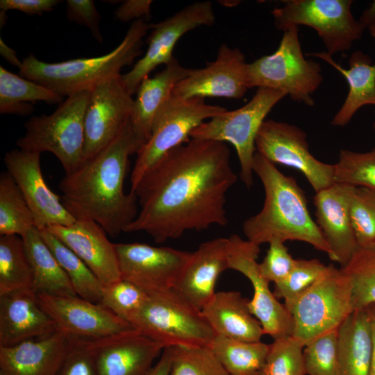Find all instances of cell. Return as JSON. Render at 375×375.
<instances>
[{
	"mask_svg": "<svg viewBox=\"0 0 375 375\" xmlns=\"http://www.w3.org/2000/svg\"><path fill=\"white\" fill-rule=\"evenodd\" d=\"M272 14L274 26L284 31L290 26L313 28L330 55L349 50L360 40L365 26L353 17L351 0H285Z\"/></svg>",
	"mask_w": 375,
	"mask_h": 375,
	"instance_id": "8fae6325",
	"label": "cell"
},
{
	"mask_svg": "<svg viewBox=\"0 0 375 375\" xmlns=\"http://www.w3.org/2000/svg\"><path fill=\"white\" fill-rule=\"evenodd\" d=\"M22 238L33 271V292L37 295L77 297L40 230L35 227Z\"/></svg>",
	"mask_w": 375,
	"mask_h": 375,
	"instance_id": "f546056e",
	"label": "cell"
},
{
	"mask_svg": "<svg viewBox=\"0 0 375 375\" xmlns=\"http://www.w3.org/2000/svg\"><path fill=\"white\" fill-rule=\"evenodd\" d=\"M303 347L292 335L274 340L258 375H306Z\"/></svg>",
	"mask_w": 375,
	"mask_h": 375,
	"instance_id": "f35d334b",
	"label": "cell"
},
{
	"mask_svg": "<svg viewBox=\"0 0 375 375\" xmlns=\"http://www.w3.org/2000/svg\"><path fill=\"white\" fill-rule=\"evenodd\" d=\"M226 143L191 138L165 155L131 191L140 210L125 233L157 243L190 231L226 226V194L238 180Z\"/></svg>",
	"mask_w": 375,
	"mask_h": 375,
	"instance_id": "6da1fadb",
	"label": "cell"
},
{
	"mask_svg": "<svg viewBox=\"0 0 375 375\" xmlns=\"http://www.w3.org/2000/svg\"><path fill=\"white\" fill-rule=\"evenodd\" d=\"M287 94L258 88L251 100L234 110H226L195 128L190 138L232 144L240 165V178L247 188L253 186V162L259 129L272 108Z\"/></svg>",
	"mask_w": 375,
	"mask_h": 375,
	"instance_id": "9c48e42d",
	"label": "cell"
},
{
	"mask_svg": "<svg viewBox=\"0 0 375 375\" xmlns=\"http://www.w3.org/2000/svg\"><path fill=\"white\" fill-rule=\"evenodd\" d=\"M226 110L224 107L206 103L202 98L183 99L172 94L156 117L149 138L137 153L131 175V191L165 155L188 142L195 128Z\"/></svg>",
	"mask_w": 375,
	"mask_h": 375,
	"instance_id": "30bf717a",
	"label": "cell"
},
{
	"mask_svg": "<svg viewBox=\"0 0 375 375\" xmlns=\"http://www.w3.org/2000/svg\"><path fill=\"white\" fill-rule=\"evenodd\" d=\"M0 375H4L1 372H0Z\"/></svg>",
	"mask_w": 375,
	"mask_h": 375,
	"instance_id": "db71d44e",
	"label": "cell"
},
{
	"mask_svg": "<svg viewBox=\"0 0 375 375\" xmlns=\"http://www.w3.org/2000/svg\"><path fill=\"white\" fill-rule=\"evenodd\" d=\"M215 21L212 3L203 1L191 3L160 22L149 24L151 31L146 53L129 72L121 75L128 93H136L141 82L153 69L172 60L173 49L184 34L199 26H211Z\"/></svg>",
	"mask_w": 375,
	"mask_h": 375,
	"instance_id": "4fadbf2b",
	"label": "cell"
},
{
	"mask_svg": "<svg viewBox=\"0 0 375 375\" xmlns=\"http://www.w3.org/2000/svg\"><path fill=\"white\" fill-rule=\"evenodd\" d=\"M269 249L259 269L263 277L269 283L277 284L283 281L292 269L295 259L289 253L284 242L274 239L269 243Z\"/></svg>",
	"mask_w": 375,
	"mask_h": 375,
	"instance_id": "ee69618b",
	"label": "cell"
},
{
	"mask_svg": "<svg viewBox=\"0 0 375 375\" xmlns=\"http://www.w3.org/2000/svg\"><path fill=\"white\" fill-rule=\"evenodd\" d=\"M373 128H374V131H375V120H374V123H373Z\"/></svg>",
	"mask_w": 375,
	"mask_h": 375,
	"instance_id": "f5cc1de1",
	"label": "cell"
},
{
	"mask_svg": "<svg viewBox=\"0 0 375 375\" xmlns=\"http://www.w3.org/2000/svg\"><path fill=\"white\" fill-rule=\"evenodd\" d=\"M169 375H231L208 346L169 347Z\"/></svg>",
	"mask_w": 375,
	"mask_h": 375,
	"instance_id": "8d00e7d4",
	"label": "cell"
},
{
	"mask_svg": "<svg viewBox=\"0 0 375 375\" xmlns=\"http://www.w3.org/2000/svg\"><path fill=\"white\" fill-rule=\"evenodd\" d=\"M256 149L274 164L301 172L315 192L335 183L334 165L323 162L312 156L306 133L295 125L265 119L256 136Z\"/></svg>",
	"mask_w": 375,
	"mask_h": 375,
	"instance_id": "7c38bea8",
	"label": "cell"
},
{
	"mask_svg": "<svg viewBox=\"0 0 375 375\" xmlns=\"http://www.w3.org/2000/svg\"><path fill=\"white\" fill-rule=\"evenodd\" d=\"M260 246L238 235L228 238V269L235 270L251 282L253 294L249 300L251 313L260 322L264 333L274 340L291 336L293 320L284 304L271 291L262 275L257 259Z\"/></svg>",
	"mask_w": 375,
	"mask_h": 375,
	"instance_id": "5bb4252c",
	"label": "cell"
},
{
	"mask_svg": "<svg viewBox=\"0 0 375 375\" xmlns=\"http://www.w3.org/2000/svg\"><path fill=\"white\" fill-rule=\"evenodd\" d=\"M138 151L129 122L109 145L65 174L61 199L76 219L94 221L112 237L126 231L138 213L136 195L124 190L128 158Z\"/></svg>",
	"mask_w": 375,
	"mask_h": 375,
	"instance_id": "7a4b0ae2",
	"label": "cell"
},
{
	"mask_svg": "<svg viewBox=\"0 0 375 375\" xmlns=\"http://www.w3.org/2000/svg\"><path fill=\"white\" fill-rule=\"evenodd\" d=\"M91 91L74 93L62 101L50 115L33 116L24 124L25 134L17 141L19 149L53 153L65 174L83 162L85 114Z\"/></svg>",
	"mask_w": 375,
	"mask_h": 375,
	"instance_id": "5b68a950",
	"label": "cell"
},
{
	"mask_svg": "<svg viewBox=\"0 0 375 375\" xmlns=\"http://www.w3.org/2000/svg\"><path fill=\"white\" fill-rule=\"evenodd\" d=\"M46 229L76 253L103 285L122 279L115 244L94 221L77 219L71 225H54Z\"/></svg>",
	"mask_w": 375,
	"mask_h": 375,
	"instance_id": "7402d4cb",
	"label": "cell"
},
{
	"mask_svg": "<svg viewBox=\"0 0 375 375\" xmlns=\"http://www.w3.org/2000/svg\"><path fill=\"white\" fill-rule=\"evenodd\" d=\"M69 344V338L57 330L44 338L0 346V372L4 375H56Z\"/></svg>",
	"mask_w": 375,
	"mask_h": 375,
	"instance_id": "484cf974",
	"label": "cell"
},
{
	"mask_svg": "<svg viewBox=\"0 0 375 375\" xmlns=\"http://www.w3.org/2000/svg\"><path fill=\"white\" fill-rule=\"evenodd\" d=\"M40 231L42 238L67 275L76 294L87 301L99 303L103 285L92 271L47 229Z\"/></svg>",
	"mask_w": 375,
	"mask_h": 375,
	"instance_id": "836d02e7",
	"label": "cell"
},
{
	"mask_svg": "<svg viewBox=\"0 0 375 375\" xmlns=\"http://www.w3.org/2000/svg\"><path fill=\"white\" fill-rule=\"evenodd\" d=\"M121 75L107 78L91 90L85 114L83 161L109 145L130 122L134 99Z\"/></svg>",
	"mask_w": 375,
	"mask_h": 375,
	"instance_id": "9a60e30c",
	"label": "cell"
},
{
	"mask_svg": "<svg viewBox=\"0 0 375 375\" xmlns=\"http://www.w3.org/2000/svg\"><path fill=\"white\" fill-rule=\"evenodd\" d=\"M284 305L292 317V336L305 346L338 328L354 311L352 284L341 269L329 265L310 287Z\"/></svg>",
	"mask_w": 375,
	"mask_h": 375,
	"instance_id": "8992f818",
	"label": "cell"
},
{
	"mask_svg": "<svg viewBox=\"0 0 375 375\" xmlns=\"http://www.w3.org/2000/svg\"><path fill=\"white\" fill-rule=\"evenodd\" d=\"M149 29L144 19L133 21L123 40L110 52L95 58L46 62L30 53L22 61L19 75L59 95L91 91L98 84L120 74L142 53V39Z\"/></svg>",
	"mask_w": 375,
	"mask_h": 375,
	"instance_id": "277c9868",
	"label": "cell"
},
{
	"mask_svg": "<svg viewBox=\"0 0 375 375\" xmlns=\"http://www.w3.org/2000/svg\"><path fill=\"white\" fill-rule=\"evenodd\" d=\"M35 227L33 215L7 172L0 175V235L23 237Z\"/></svg>",
	"mask_w": 375,
	"mask_h": 375,
	"instance_id": "e575fe53",
	"label": "cell"
},
{
	"mask_svg": "<svg viewBox=\"0 0 375 375\" xmlns=\"http://www.w3.org/2000/svg\"><path fill=\"white\" fill-rule=\"evenodd\" d=\"M228 269V238L206 241L191 252L173 289L201 310L216 292L219 276Z\"/></svg>",
	"mask_w": 375,
	"mask_h": 375,
	"instance_id": "cb8c5ba5",
	"label": "cell"
},
{
	"mask_svg": "<svg viewBox=\"0 0 375 375\" xmlns=\"http://www.w3.org/2000/svg\"><path fill=\"white\" fill-rule=\"evenodd\" d=\"M98 375H147L163 347L138 331L83 339Z\"/></svg>",
	"mask_w": 375,
	"mask_h": 375,
	"instance_id": "ffe728a7",
	"label": "cell"
},
{
	"mask_svg": "<svg viewBox=\"0 0 375 375\" xmlns=\"http://www.w3.org/2000/svg\"><path fill=\"white\" fill-rule=\"evenodd\" d=\"M62 97L35 82L0 67V113L22 116L33 111L30 103L44 101L59 104Z\"/></svg>",
	"mask_w": 375,
	"mask_h": 375,
	"instance_id": "4dcf8cb0",
	"label": "cell"
},
{
	"mask_svg": "<svg viewBox=\"0 0 375 375\" xmlns=\"http://www.w3.org/2000/svg\"><path fill=\"white\" fill-rule=\"evenodd\" d=\"M121 278L147 294L172 289L191 252L144 243L114 244Z\"/></svg>",
	"mask_w": 375,
	"mask_h": 375,
	"instance_id": "2e32d148",
	"label": "cell"
},
{
	"mask_svg": "<svg viewBox=\"0 0 375 375\" xmlns=\"http://www.w3.org/2000/svg\"><path fill=\"white\" fill-rule=\"evenodd\" d=\"M33 278L22 238L1 235L0 295L20 290L33 292Z\"/></svg>",
	"mask_w": 375,
	"mask_h": 375,
	"instance_id": "d6a6232c",
	"label": "cell"
},
{
	"mask_svg": "<svg viewBox=\"0 0 375 375\" xmlns=\"http://www.w3.org/2000/svg\"><path fill=\"white\" fill-rule=\"evenodd\" d=\"M57 330L35 293L20 290L0 295V346L44 338Z\"/></svg>",
	"mask_w": 375,
	"mask_h": 375,
	"instance_id": "d4e9b609",
	"label": "cell"
},
{
	"mask_svg": "<svg viewBox=\"0 0 375 375\" xmlns=\"http://www.w3.org/2000/svg\"><path fill=\"white\" fill-rule=\"evenodd\" d=\"M0 51L1 56L7 60L10 63L17 66L19 68L22 65V61L17 58L15 52L14 50L8 47L1 39L0 42Z\"/></svg>",
	"mask_w": 375,
	"mask_h": 375,
	"instance_id": "816d5d0a",
	"label": "cell"
},
{
	"mask_svg": "<svg viewBox=\"0 0 375 375\" xmlns=\"http://www.w3.org/2000/svg\"><path fill=\"white\" fill-rule=\"evenodd\" d=\"M40 155L20 149H12L3 158L6 172L20 190L38 229L71 225L76 219L66 208L61 198L47 185L41 170Z\"/></svg>",
	"mask_w": 375,
	"mask_h": 375,
	"instance_id": "e0dca14e",
	"label": "cell"
},
{
	"mask_svg": "<svg viewBox=\"0 0 375 375\" xmlns=\"http://www.w3.org/2000/svg\"><path fill=\"white\" fill-rule=\"evenodd\" d=\"M248 63L238 48L222 44L216 59L190 74L174 87L172 95L183 99L224 97L240 99L248 87Z\"/></svg>",
	"mask_w": 375,
	"mask_h": 375,
	"instance_id": "d6986e66",
	"label": "cell"
},
{
	"mask_svg": "<svg viewBox=\"0 0 375 375\" xmlns=\"http://www.w3.org/2000/svg\"><path fill=\"white\" fill-rule=\"evenodd\" d=\"M69 338L68 349L56 375H98L83 339Z\"/></svg>",
	"mask_w": 375,
	"mask_h": 375,
	"instance_id": "f6af8a7d",
	"label": "cell"
},
{
	"mask_svg": "<svg viewBox=\"0 0 375 375\" xmlns=\"http://www.w3.org/2000/svg\"><path fill=\"white\" fill-rule=\"evenodd\" d=\"M327 265L314 259H295L294 266L287 277L274 285L273 293L276 299L287 303L310 287L323 274Z\"/></svg>",
	"mask_w": 375,
	"mask_h": 375,
	"instance_id": "7bdbcfd3",
	"label": "cell"
},
{
	"mask_svg": "<svg viewBox=\"0 0 375 375\" xmlns=\"http://www.w3.org/2000/svg\"><path fill=\"white\" fill-rule=\"evenodd\" d=\"M253 172L263 185L265 199L261 210L242 224L247 240L259 246L274 239L301 241L331 258V251L312 219L304 191L296 180L281 172L258 152Z\"/></svg>",
	"mask_w": 375,
	"mask_h": 375,
	"instance_id": "3957f363",
	"label": "cell"
},
{
	"mask_svg": "<svg viewBox=\"0 0 375 375\" xmlns=\"http://www.w3.org/2000/svg\"><path fill=\"white\" fill-rule=\"evenodd\" d=\"M248 87L280 90L295 101L314 105L312 94L323 82L319 62L306 58L298 26L283 31L277 49L248 63Z\"/></svg>",
	"mask_w": 375,
	"mask_h": 375,
	"instance_id": "ba28073f",
	"label": "cell"
},
{
	"mask_svg": "<svg viewBox=\"0 0 375 375\" xmlns=\"http://www.w3.org/2000/svg\"><path fill=\"white\" fill-rule=\"evenodd\" d=\"M60 2L58 0H1L0 8L3 12L16 10L27 15H42L52 11Z\"/></svg>",
	"mask_w": 375,
	"mask_h": 375,
	"instance_id": "7dc6e473",
	"label": "cell"
},
{
	"mask_svg": "<svg viewBox=\"0 0 375 375\" xmlns=\"http://www.w3.org/2000/svg\"><path fill=\"white\" fill-rule=\"evenodd\" d=\"M38 298L58 330L68 337L95 340L135 330L129 322L99 303L78 296L38 294Z\"/></svg>",
	"mask_w": 375,
	"mask_h": 375,
	"instance_id": "ac0fdd59",
	"label": "cell"
},
{
	"mask_svg": "<svg viewBox=\"0 0 375 375\" xmlns=\"http://www.w3.org/2000/svg\"><path fill=\"white\" fill-rule=\"evenodd\" d=\"M338 375H370L372 338L366 310H354L338 328Z\"/></svg>",
	"mask_w": 375,
	"mask_h": 375,
	"instance_id": "f1b7e54d",
	"label": "cell"
},
{
	"mask_svg": "<svg viewBox=\"0 0 375 375\" xmlns=\"http://www.w3.org/2000/svg\"><path fill=\"white\" fill-rule=\"evenodd\" d=\"M171 367V351L165 348L159 360L153 365L147 375H169Z\"/></svg>",
	"mask_w": 375,
	"mask_h": 375,
	"instance_id": "681fc988",
	"label": "cell"
},
{
	"mask_svg": "<svg viewBox=\"0 0 375 375\" xmlns=\"http://www.w3.org/2000/svg\"><path fill=\"white\" fill-rule=\"evenodd\" d=\"M190 70L174 57L162 71L151 78H145L140 84L130 119L139 150L149 138L156 118L171 97L175 85Z\"/></svg>",
	"mask_w": 375,
	"mask_h": 375,
	"instance_id": "4316f807",
	"label": "cell"
},
{
	"mask_svg": "<svg viewBox=\"0 0 375 375\" xmlns=\"http://www.w3.org/2000/svg\"><path fill=\"white\" fill-rule=\"evenodd\" d=\"M340 269L351 282L354 310L375 303V247L358 248Z\"/></svg>",
	"mask_w": 375,
	"mask_h": 375,
	"instance_id": "d590c367",
	"label": "cell"
},
{
	"mask_svg": "<svg viewBox=\"0 0 375 375\" xmlns=\"http://www.w3.org/2000/svg\"><path fill=\"white\" fill-rule=\"evenodd\" d=\"M231 375H258L270 344L215 335L208 346Z\"/></svg>",
	"mask_w": 375,
	"mask_h": 375,
	"instance_id": "1f68e13d",
	"label": "cell"
},
{
	"mask_svg": "<svg viewBox=\"0 0 375 375\" xmlns=\"http://www.w3.org/2000/svg\"><path fill=\"white\" fill-rule=\"evenodd\" d=\"M201 312L215 335L259 342L265 334L250 310L249 299L238 291L216 292Z\"/></svg>",
	"mask_w": 375,
	"mask_h": 375,
	"instance_id": "83f0119b",
	"label": "cell"
},
{
	"mask_svg": "<svg viewBox=\"0 0 375 375\" xmlns=\"http://www.w3.org/2000/svg\"><path fill=\"white\" fill-rule=\"evenodd\" d=\"M365 309L369 316L372 338V358L370 375H375V303L367 306Z\"/></svg>",
	"mask_w": 375,
	"mask_h": 375,
	"instance_id": "f907efd6",
	"label": "cell"
},
{
	"mask_svg": "<svg viewBox=\"0 0 375 375\" xmlns=\"http://www.w3.org/2000/svg\"><path fill=\"white\" fill-rule=\"evenodd\" d=\"M360 22L367 27L375 41V1L362 14ZM320 58L338 71L346 79L349 90L347 97L331 120L334 126H345L356 112L367 105L375 106V62L362 51L350 56L349 68L342 67L326 51L306 53Z\"/></svg>",
	"mask_w": 375,
	"mask_h": 375,
	"instance_id": "603a6c76",
	"label": "cell"
},
{
	"mask_svg": "<svg viewBox=\"0 0 375 375\" xmlns=\"http://www.w3.org/2000/svg\"><path fill=\"white\" fill-rule=\"evenodd\" d=\"M66 4L68 19L90 28L93 37L102 42L103 38L99 31L100 15L94 1L67 0Z\"/></svg>",
	"mask_w": 375,
	"mask_h": 375,
	"instance_id": "bcb514c9",
	"label": "cell"
},
{
	"mask_svg": "<svg viewBox=\"0 0 375 375\" xmlns=\"http://www.w3.org/2000/svg\"><path fill=\"white\" fill-rule=\"evenodd\" d=\"M129 323L163 349L208 346L215 334L198 310L173 288L148 294Z\"/></svg>",
	"mask_w": 375,
	"mask_h": 375,
	"instance_id": "52a82bcc",
	"label": "cell"
},
{
	"mask_svg": "<svg viewBox=\"0 0 375 375\" xmlns=\"http://www.w3.org/2000/svg\"><path fill=\"white\" fill-rule=\"evenodd\" d=\"M334 169L335 183L375 190V147L367 152L342 149Z\"/></svg>",
	"mask_w": 375,
	"mask_h": 375,
	"instance_id": "74e56055",
	"label": "cell"
},
{
	"mask_svg": "<svg viewBox=\"0 0 375 375\" xmlns=\"http://www.w3.org/2000/svg\"><path fill=\"white\" fill-rule=\"evenodd\" d=\"M338 328L308 342L303 349V360L308 375H338Z\"/></svg>",
	"mask_w": 375,
	"mask_h": 375,
	"instance_id": "ab89813d",
	"label": "cell"
},
{
	"mask_svg": "<svg viewBox=\"0 0 375 375\" xmlns=\"http://www.w3.org/2000/svg\"><path fill=\"white\" fill-rule=\"evenodd\" d=\"M354 188L334 183L314 197L316 223L331 251L330 259L341 267L347 265L358 249L350 215Z\"/></svg>",
	"mask_w": 375,
	"mask_h": 375,
	"instance_id": "44dd1931",
	"label": "cell"
},
{
	"mask_svg": "<svg viewBox=\"0 0 375 375\" xmlns=\"http://www.w3.org/2000/svg\"><path fill=\"white\" fill-rule=\"evenodd\" d=\"M151 0H126L115 11V18L124 22L148 18L150 16Z\"/></svg>",
	"mask_w": 375,
	"mask_h": 375,
	"instance_id": "c3c4849f",
	"label": "cell"
},
{
	"mask_svg": "<svg viewBox=\"0 0 375 375\" xmlns=\"http://www.w3.org/2000/svg\"><path fill=\"white\" fill-rule=\"evenodd\" d=\"M350 215L358 248L375 247V190L355 187Z\"/></svg>",
	"mask_w": 375,
	"mask_h": 375,
	"instance_id": "60d3db41",
	"label": "cell"
},
{
	"mask_svg": "<svg viewBox=\"0 0 375 375\" xmlns=\"http://www.w3.org/2000/svg\"><path fill=\"white\" fill-rule=\"evenodd\" d=\"M148 296L136 285L120 279L103 285L99 303L129 322L144 304Z\"/></svg>",
	"mask_w": 375,
	"mask_h": 375,
	"instance_id": "b9f144b4",
	"label": "cell"
}]
</instances>
